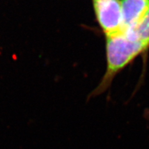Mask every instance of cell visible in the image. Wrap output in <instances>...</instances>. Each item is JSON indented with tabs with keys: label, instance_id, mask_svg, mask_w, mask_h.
<instances>
[{
	"label": "cell",
	"instance_id": "6da1fadb",
	"mask_svg": "<svg viewBox=\"0 0 149 149\" xmlns=\"http://www.w3.org/2000/svg\"><path fill=\"white\" fill-rule=\"evenodd\" d=\"M147 48L125 29L107 35V68L100 89L105 88L116 73Z\"/></svg>",
	"mask_w": 149,
	"mask_h": 149
},
{
	"label": "cell",
	"instance_id": "7a4b0ae2",
	"mask_svg": "<svg viewBox=\"0 0 149 149\" xmlns=\"http://www.w3.org/2000/svg\"><path fill=\"white\" fill-rule=\"evenodd\" d=\"M97 19L107 35L122 29L120 0H92Z\"/></svg>",
	"mask_w": 149,
	"mask_h": 149
},
{
	"label": "cell",
	"instance_id": "3957f363",
	"mask_svg": "<svg viewBox=\"0 0 149 149\" xmlns=\"http://www.w3.org/2000/svg\"><path fill=\"white\" fill-rule=\"evenodd\" d=\"M122 29L135 26L149 10V0H122Z\"/></svg>",
	"mask_w": 149,
	"mask_h": 149
},
{
	"label": "cell",
	"instance_id": "277c9868",
	"mask_svg": "<svg viewBox=\"0 0 149 149\" xmlns=\"http://www.w3.org/2000/svg\"><path fill=\"white\" fill-rule=\"evenodd\" d=\"M129 31L136 38L144 44L147 48L149 47V10L135 26L131 29H125Z\"/></svg>",
	"mask_w": 149,
	"mask_h": 149
}]
</instances>
